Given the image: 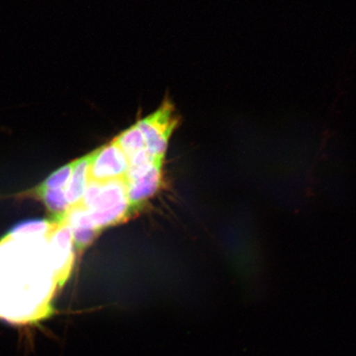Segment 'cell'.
Segmentation results:
<instances>
[{"mask_svg":"<svg viewBox=\"0 0 356 356\" xmlns=\"http://www.w3.org/2000/svg\"><path fill=\"white\" fill-rule=\"evenodd\" d=\"M38 220L13 227L0 239V319L12 324L34 323L51 313L56 284L35 269L34 249L42 234Z\"/></svg>","mask_w":356,"mask_h":356,"instance_id":"cell-1","label":"cell"},{"mask_svg":"<svg viewBox=\"0 0 356 356\" xmlns=\"http://www.w3.org/2000/svg\"><path fill=\"white\" fill-rule=\"evenodd\" d=\"M99 231L121 224L131 216L124 179L106 182L88 181L81 203Z\"/></svg>","mask_w":356,"mask_h":356,"instance_id":"cell-2","label":"cell"},{"mask_svg":"<svg viewBox=\"0 0 356 356\" xmlns=\"http://www.w3.org/2000/svg\"><path fill=\"white\" fill-rule=\"evenodd\" d=\"M145 137L146 149L156 159L163 161L169 139L177 124L172 106L168 102L153 114L136 122Z\"/></svg>","mask_w":356,"mask_h":356,"instance_id":"cell-3","label":"cell"},{"mask_svg":"<svg viewBox=\"0 0 356 356\" xmlns=\"http://www.w3.org/2000/svg\"><path fill=\"white\" fill-rule=\"evenodd\" d=\"M48 238V260L53 277L61 287L69 279L74 261L72 233L66 219L58 222Z\"/></svg>","mask_w":356,"mask_h":356,"instance_id":"cell-4","label":"cell"},{"mask_svg":"<svg viewBox=\"0 0 356 356\" xmlns=\"http://www.w3.org/2000/svg\"><path fill=\"white\" fill-rule=\"evenodd\" d=\"M91 154L88 181L106 182L124 179L126 177L128 159L114 140Z\"/></svg>","mask_w":356,"mask_h":356,"instance_id":"cell-5","label":"cell"},{"mask_svg":"<svg viewBox=\"0 0 356 356\" xmlns=\"http://www.w3.org/2000/svg\"><path fill=\"white\" fill-rule=\"evenodd\" d=\"M163 163H157L145 175L126 182L127 199L131 216L145 206L147 200L157 193L162 185Z\"/></svg>","mask_w":356,"mask_h":356,"instance_id":"cell-6","label":"cell"},{"mask_svg":"<svg viewBox=\"0 0 356 356\" xmlns=\"http://www.w3.org/2000/svg\"><path fill=\"white\" fill-rule=\"evenodd\" d=\"M92 154L75 160V164L68 185L65 189L67 202L71 207L81 203L88 184V167Z\"/></svg>","mask_w":356,"mask_h":356,"instance_id":"cell-7","label":"cell"},{"mask_svg":"<svg viewBox=\"0 0 356 356\" xmlns=\"http://www.w3.org/2000/svg\"><path fill=\"white\" fill-rule=\"evenodd\" d=\"M29 194L42 200L48 211L52 213V221L60 222L66 219L70 206L67 202L65 189L37 190L33 188Z\"/></svg>","mask_w":356,"mask_h":356,"instance_id":"cell-8","label":"cell"},{"mask_svg":"<svg viewBox=\"0 0 356 356\" xmlns=\"http://www.w3.org/2000/svg\"><path fill=\"white\" fill-rule=\"evenodd\" d=\"M114 140L127 155V159H130L134 154L146 149L143 133L141 132L136 123L120 134Z\"/></svg>","mask_w":356,"mask_h":356,"instance_id":"cell-9","label":"cell"},{"mask_svg":"<svg viewBox=\"0 0 356 356\" xmlns=\"http://www.w3.org/2000/svg\"><path fill=\"white\" fill-rule=\"evenodd\" d=\"M74 164L75 161H73L58 169L57 171L53 172L51 176H49L46 180L38 186L37 188H35V189H65L70 180L71 175H72Z\"/></svg>","mask_w":356,"mask_h":356,"instance_id":"cell-10","label":"cell"}]
</instances>
